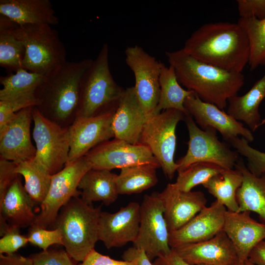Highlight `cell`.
Listing matches in <instances>:
<instances>
[{
  "label": "cell",
  "mask_w": 265,
  "mask_h": 265,
  "mask_svg": "<svg viewBox=\"0 0 265 265\" xmlns=\"http://www.w3.org/2000/svg\"><path fill=\"white\" fill-rule=\"evenodd\" d=\"M182 49L202 62L237 73H242L250 56L246 32L238 23L229 22L203 25L186 41Z\"/></svg>",
  "instance_id": "6da1fadb"
},
{
  "label": "cell",
  "mask_w": 265,
  "mask_h": 265,
  "mask_svg": "<svg viewBox=\"0 0 265 265\" xmlns=\"http://www.w3.org/2000/svg\"><path fill=\"white\" fill-rule=\"evenodd\" d=\"M165 54L181 85L193 91L203 101L221 110L227 107L230 98L238 95L244 83L242 73L229 72L202 62L182 49L166 52Z\"/></svg>",
  "instance_id": "7a4b0ae2"
},
{
  "label": "cell",
  "mask_w": 265,
  "mask_h": 265,
  "mask_svg": "<svg viewBox=\"0 0 265 265\" xmlns=\"http://www.w3.org/2000/svg\"><path fill=\"white\" fill-rule=\"evenodd\" d=\"M91 58L66 61L45 76L35 91V106L51 120H66L76 115L80 104L82 77L92 62Z\"/></svg>",
  "instance_id": "3957f363"
},
{
  "label": "cell",
  "mask_w": 265,
  "mask_h": 265,
  "mask_svg": "<svg viewBox=\"0 0 265 265\" xmlns=\"http://www.w3.org/2000/svg\"><path fill=\"white\" fill-rule=\"evenodd\" d=\"M101 206L94 208L79 196H74L58 213L53 228L60 230L62 245L77 262H82L99 240Z\"/></svg>",
  "instance_id": "277c9868"
},
{
  "label": "cell",
  "mask_w": 265,
  "mask_h": 265,
  "mask_svg": "<svg viewBox=\"0 0 265 265\" xmlns=\"http://www.w3.org/2000/svg\"><path fill=\"white\" fill-rule=\"evenodd\" d=\"M125 89L111 74L108 45L105 43L81 79L76 117H89L116 110Z\"/></svg>",
  "instance_id": "5b68a950"
},
{
  "label": "cell",
  "mask_w": 265,
  "mask_h": 265,
  "mask_svg": "<svg viewBox=\"0 0 265 265\" xmlns=\"http://www.w3.org/2000/svg\"><path fill=\"white\" fill-rule=\"evenodd\" d=\"M15 34L25 49L22 68L46 76L67 61L64 45L51 26L17 25Z\"/></svg>",
  "instance_id": "8992f818"
},
{
  "label": "cell",
  "mask_w": 265,
  "mask_h": 265,
  "mask_svg": "<svg viewBox=\"0 0 265 265\" xmlns=\"http://www.w3.org/2000/svg\"><path fill=\"white\" fill-rule=\"evenodd\" d=\"M186 115L179 110L169 109L149 117L138 140V144L150 150L164 174L170 180L173 178L178 167L174 158L176 127Z\"/></svg>",
  "instance_id": "52a82bcc"
},
{
  "label": "cell",
  "mask_w": 265,
  "mask_h": 265,
  "mask_svg": "<svg viewBox=\"0 0 265 265\" xmlns=\"http://www.w3.org/2000/svg\"><path fill=\"white\" fill-rule=\"evenodd\" d=\"M184 120L189 134L188 149L176 162L178 172L196 162H209L225 169H234L239 159L238 154L219 140L215 129H200L190 114L186 115Z\"/></svg>",
  "instance_id": "ba28073f"
},
{
  "label": "cell",
  "mask_w": 265,
  "mask_h": 265,
  "mask_svg": "<svg viewBox=\"0 0 265 265\" xmlns=\"http://www.w3.org/2000/svg\"><path fill=\"white\" fill-rule=\"evenodd\" d=\"M92 166L84 156L67 163L52 176L48 192L40 204V212L31 225L47 229L53 227L61 208L72 197L81 195L79 183Z\"/></svg>",
  "instance_id": "9c48e42d"
},
{
  "label": "cell",
  "mask_w": 265,
  "mask_h": 265,
  "mask_svg": "<svg viewBox=\"0 0 265 265\" xmlns=\"http://www.w3.org/2000/svg\"><path fill=\"white\" fill-rule=\"evenodd\" d=\"M32 115V134L36 149L35 158L53 175L60 171L67 162L70 151L69 128L61 127L35 107H33Z\"/></svg>",
  "instance_id": "30bf717a"
},
{
  "label": "cell",
  "mask_w": 265,
  "mask_h": 265,
  "mask_svg": "<svg viewBox=\"0 0 265 265\" xmlns=\"http://www.w3.org/2000/svg\"><path fill=\"white\" fill-rule=\"evenodd\" d=\"M140 215L139 231L133 246L144 250L151 261L169 253V232L159 192L144 196Z\"/></svg>",
  "instance_id": "8fae6325"
},
{
  "label": "cell",
  "mask_w": 265,
  "mask_h": 265,
  "mask_svg": "<svg viewBox=\"0 0 265 265\" xmlns=\"http://www.w3.org/2000/svg\"><path fill=\"white\" fill-rule=\"evenodd\" d=\"M125 55V61L134 74L137 97L148 118L154 114L159 102L162 63L138 45L128 47Z\"/></svg>",
  "instance_id": "7c38bea8"
},
{
  "label": "cell",
  "mask_w": 265,
  "mask_h": 265,
  "mask_svg": "<svg viewBox=\"0 0 265 265\" xmlns=\"http://www.w3.org/2000/svg\"><path fill=\"white\" fill-rule=\"evenodd\" d=\"M84 157L92 169L111 170L115 168L143 164H150L160 167L156 159L146 146L132 144L114 138L97 145Z\"/></svg>",
  "instance_id": "4fadbf2b"
},
{
  "label": "cell",
  "mask_w": 265,
  "mask_h": 265,
  "mask_svg": "<svg viewBox=\"0 0 265 265\" xmlns=\"http://www.w3.org/2000/svg\"><path fill=\"white\" fill-rule=\"evenodd\" d=\"M116 110L76 118L69 128L70 151L66 163L84 157L97 145L114 137L112 120Z\"/></svg>",
  "instance_id": "5bb4252c"
},
{
  "label": "cell",
  "mask_w": 265,
  "mask_h": 265,
  "mask_svg": "<svg viewBox=\"0 0 265 265\" xmlns=\"http://www.w3.org/2000/svg\"><path fill=\"white\" fill-rule=\"evenodd\" d=\"M184 106L202 129L213 128L219 132L227 142L238 135L248 142L254 140L252 132L242 122L215 105L203 101L194 92L186 98Z\"/></svg>",
  "instance_id": "9a60e30c"
},
{
  "label": "cell",
  "mask_w": 265,
  "mask_h": 265,
  "mask_svg": "<svg viewBox=\"0 0 265 265\" xmlns=\"http://www.w3.org/2000/svg\"><path fill=\"white\" fill-rule=\"evenodd\" d=\"M140 205L130 203L115 213L101 212L98 227L99 240L107 249L121 247L133 242L138 235L140 224Z\"/></svg>",
  "instance_id": "2e32d148"
},
{
  "label": "cell",
  "mask_w": 265,
  "mask_h": 265,
  "mask_svg": "<svg viewBox=\"0 0 265 265\" xmlns=\"http://www.w3.org/2000/svg\"><path fill=\"white\" fill-rule=\"evenodd\" d=\"M227 210L217 200L179 229L169 233L171 249L209 239L223 231Z\"/></svg>",
  "instance_id": "e0dca14e"
},
{
  "label": "cell",
  "mask_w": 265,
  "mask_h": 265,
  "mask_svg": "<svg viewBox=\"0 0 265 265\" xmlns=\"http://www.w3.org/2000/svg\"><path fill=\"white\" fill-rule=\"evenodd\" d=\"M33 107L17 112L14 118L0 130L1 158L17 164L35 157L36 149L31 142L30 132Z\"/></svg>",
  "instance_id": "ac0fdd59"
},
{
  "label": "cell",
  "mask_w": 265,
  "mask_h": 265,
  "mask_svg": "<svg viewBox=\"0 0 265 265\" xmlns=\"http://www.w3.org/2000/svg\"><path fill=\"white\" fill-rule=\"evenodd\" d=\"M171 249L191 265H231L239 261L233 244L223 231L209 239Z\"/></svg>",
  "instance_id": "d6986e66"
},
{
  "label": "cell",
  "mask_w": 265,
  "mask_h": 265,
  "mask_svg": "<svg viewBox=\"0 0 265 265\" xmlns=\"http://www.w3.org/2000/svg\"><path fill=\"white\" fill-rule=\"evenodd\" d=\"M163 208L164 215L169 233L188 222L206 207L207 199L200 191H183L173 183L168 184L159 192Z\"/></svg>",
  "instance_id": "ffe728a7"
},
{
  "label": "cell",
  "mask_w": 265,
  "mask_h": 265,
  "mask_svg": "<svg viewBox=\"0 0 265 265\" xmlns=\"http://www.w3.org/2000/svg\"><path fill=\"white\" fill-rule=\"evenodd\" d=\"M223 231L233 244L240 262H245L254 247L265 239V224L252 218L250 212L227 211Z\"/></svg>",
  "instance_id": "44dd1931"
},
{
  "label": "cell",
  "mask_w": 265,
  "mask_h": 265,
  "mask_svg": "<svg viewBox=\"0 0 265 265\" xmlns=\"http://www.w3.org/2000/svg\"><path fill=\"white\" fill-rule=\"evenodd\" d=\"M147 119L134 86L125 88L113 118L114 137L132 144H138Z\"/></svg>",
  "instance_id": "7402d4cb"
},
{
  "label": "cell",
  "mask_w": 265,
  "mask_h": 265,
  "mask_svg": "<svg viewBox=\"0 0 265 265\" xmlns=\"http://www.w3.org/2000/svg\"><path fill=\"white\" fill-rule=\"evenodd\" d=\"M34 205L18 177L0 200V224L8 223L19 229L29 227L36 218Z\"/></svg>",
  "instance_id": "603a6c76"
},
{
  "label": "cell",
  "mask_w": 265,
  "mask_h": 265,
  "mask_svg": "<svg viewBox=\"0 0 265 265\" xmlns=\"http://www.w3.org/2000/svg\"><path fill=\"white\" fill-rule=\"evenodd\" d=\"M0 15L19 26L59 23L50 0H0Z\"/></svg>",
  "instance_id": "cb8c5ba5"
},
{
  "label": "cell",
  "mask_w": 265,
  "mask_h": 265,
  "mask_svg": "<svg viewBox=\"0 0 265 265\" xmlns=\"http://www.w3.org/2000/svg\"><path fill=\"white\" fill-rule=\"evenodd\" d=\"M235 168L241 172L243 177L236 195L238 212H255L262 223L265 224V173L259 176L253 174L239 159Z\"/></svg>",
  "instance_id": "d4e9b609"
},
{
  "label": "cell",
  "mask_w": 265,
  "mask_h": 265,
  "mask_svg": "<svg viewBox=\"0 0 265 265\" xmlns=\"http://www.w3.org/2000/svg\"><path fill=\"white\" fill-rule=\"evenodd\" d=\"M265 98V74L245 94L237 95L228 100L227 113L237 120L244 122L254 132L261 124L259 108Z\"/></svg>",
  "instance_id": "484cf974"
},
{
  "label": "cell",
  "mask_w": 265,
  "mask_h": 265,
  "mask_svg": "<svg viewBox=\"0 0 265 265\" xmlns=\"http://www.w3.org/2000/svg\"><path fill=\"white\" fill-rule=\"evenodd\" d=\"M117 174L108 170L91 169L81 179L78 188L82 190V199L89 205L102 201L109 205L116 201L119 195Z\"/></svg>",
  "instance_id": "4316f807"
},
{
  "label": "cell",
  "mask_w": 265,
  "mask_h": 265,
  "mask_svg": "<svg viewBox=\"0 0 265 265\" xmlns=\"http://www.w3.org/2000/svg\"><path fill=\"white\" fill-rule=\"evenodd\" d=\"M243 180V175L238 169H224L203 186L227 211L238 212L239 207L236 195Z\"/></svg>",
  "instance_id": "83f0119b"
},
{
  "label": "cell",
  "mask_w": 265,
  "mask_h": 265,
  "mask_svg": "<svg viewBox=\"0 0 265 265\" xmlns=\"http://www.w3.org/2000/svg\"><path fill=\"white\" fill-rule=\"evenodd\" d=\"M160 93L154 115L163 110L175 109L189 114L184 106L186 98L193 91L184 89L179 82L173 67L162 63L159 76Z\"/></svg>",
  "instance_id": "f1b7e54d"
},
{
  "label": "cell",
  "mask_w": 265,
  "mask_h": 265,
  "mask_svg": "<svg viewBox=\"0 0 265 265\" xmlns=\"http://www.w3.org/2000/svg\"><path fill=\"white\" fill-rule=\"evenodd\" d=\"M17 25L0 15V65L15 72L22 68L25 54L24 46L15 34Z\"/></svg>",
  "instance_id": "f546056e"
},
{
  "label": "cell",
  "mask_w": 265,
  "mask_h": 265,
  "mask_svg": "<svg viewBox=\"0 0 265 265\" xmlns=\"http://www.w3.org/2000/svg\"><path fill=\"white\" fill-rule=\"evenodd\" d=\"M158 168L153 164H143L121 168L116 178L119 194L138 193L155 186L158 181Z\"/></svg>",
  "instance_id": "4dcf8cb0"
},
{
  "label": "cell",
  "mask_w": 265,
  "mask_h": 265,
  "mask_svg": "<svg viewBox=\"0 0 265 265\" xmlns=\"http://www.w3.org/2000/svg\"><path fill=\"white\" fill-rule=\"evenodd\" d=\"M16 172L24 178V187L34 204L44 200L51 184L52 175L35 157L17 164Z\"/></svg>",
  "instance_id": "1f68e13d"
},
{
  "label": "cell",
  "mask_w": 265,
  "mask_h": 265,
  "mask_svg": "<svg viewBox=\"0 0 265 265\" xmlns=\"http://www.w3.org/2000/svg\"><path fill=\"white\" fill-rule=\"evenodd\" d=\"M45 76L32 73L23 68L14 74L1 76L0 101L13 99L35 94V91L43 81Z\"/></svg>",
  "instance_id": "d6a6232c"
},
{
  "label": "cell",
  "mask_w": 265,
  "mask_h": 265,
  "mask_svg": "<svg viewBox=\"0 0 265 265\" xmlns=\"http://www.w3.org/2000/svg\"><path fill=\"white\" fill-rule=\"evenodd\" d=\"M238 23L244 29L250 44L248 65L253 71L265 65V18L259 20L256 17L240 18Z\"/></svg>",
  "instance_id": "836d02e7"
},
{
  "label": "cell",
  "mask_w": 265,
  "mask_h": 265,
  "mask_svg": "<svg viewBox=\"0 0 265 265\" xmlns=\"http://www.w3.org/2000/svg\"><path fill=\"white\" fill-rule=\"evenodd\" d=\"M224 169L209 162H196L185 170L178 172L174 185L183 191H190L195 186L207 182L212 178L220 173Z\"/></svg>",
  "instance_id": "e575fe53"
},
{
  "label": "cell",
  "mask_w": 265,
  "mask_h": 265,
  "mask_svg": "<svg viewBox=\"0 0 265 265\" xmlns=\"http://www.w3.org/2000/svg\"><path fill=\"white\" fill-rule=\"evenodd\" d=\"M238 153L247 160V168L253 174L260 176L265 173V153L252 147L243 137H236L228 141Z\"/></svg>",
  "instance_id": "d590c367"
},
{
  "label": "cell",
  "mask_w": 265,
  "mask_h": 265,
  "mask_svg": "<svg viewBox=\"0 0 265 265\" xmlns=\"http://www.w3.org/2000/svg\"><path fill=\"white\" fill-rule=\"evenodd\" d=\"M37 104L35 94L0 101V130L14 118L17 112L26 107H35Z\"/></svg>",
  "instance_id": "8d00e7d4"
},
{
  "label": "cell",
  "mask_w": 265,
  "mask_h": 265,
  "mask_svg": "<svg viewBox=\"0 0 265 265\" xmlns=\"http://www.w3.org/2000/svg\"><path fill=\"white\" fill-rule=\"evenodd\" d=\"M27 237L28 242L46 250L53 244L63 245L62 236L58 228L53 230L31 226L28 229Z\"/></svg>",
  "instance_id": "74e56055"
},
{
  "label": "cell",
  "mask_w": 265,
  "mask_h": 265,
  "mask_svg": "<svg viewBox=\"0 0 265 265\" xmlns=\"http://www.w3.org/2000/svg\"><path fill=\"white\" fill-rule=\"evenodd\" d=\"M33 265H76L67 252L63 249H47L28 257Z\"/></svg>",
  "instance_id": "f35d334b"
},
{
  "label": "cell",
  "mask_w": 265,
  "mask_h": 265,
  "mask_svg": "<svg viewBox=\"0 0 265 265\" xmlns=\"http://www.w3.org/2000/svg\"><path fill=\"white\" fill-rule=\"evenodd\" d=\"M28 242L27 236L21 235L20 229L10 226L0 239V254L11 255Z\"/></svg>",
  "instance_id": "ab89813d"
},
{
  "label": "cell",
  "mask_w": 265,
  "mask_h": 265,
  "mask_svg": "<svg viewBox=\"0 0 265 265\" xmlns=\"http://www.w3.org/2000/svg\"><path fill=\"white\" fill-rule=\"evenodd\" d=\"M240 18L256 17L259 20L265 18V0H237Z\"/></svg>",
  "instance_id": "60d3db41"
},
{
  "label": "cell",
  "mask_w": 265,
  "mask_h": 265,
  "mask_svg": "<svg viewBox=\"0 0 265 265\" xmlns=\"http://www.w3.org/2000/svg\"><path fill=\"white\" fill-rule=\"evenodd\" d=\"M17 164L4 159L0 160V200L16 178L20 176L15 171Z\"/></svg>",
  "instance_id": "b9f144b4"
},
{
  "label": "cell",
  "mask_w": 265,
  "mask_h": 265,
  "mask_svg": "<svg viewBox=\"0 0 265 265\" xmlns=\"http://www.w3.org/2000/svg\"><path fill=\"white\" fill-rule=\"evenodd\" d=\"M79 265H134L129 261H118L103 255L93 249Z\"/></svg>",
  "instance_id": "7bdbcfd3"
},
{
  "label": "cell",
  "mask_w": 265,
  "mask_h": 265,
  "mask_svg": "<svg viewBox=\"0 0 265 265\" xmlns=\"http://www.w3.org/2000/svg\"><path fill=\"white\" fill-rule=\"evenodd\" d=\"M122 258L124 260L133 263L134 265H154L144 250L134 246L124 251Z\"/></svg>",
  "instance_id": "ee69618b"
},
{
  "label": "cell",
  "mask_w": 265,
  "mask_h": 265,
  "mask_svg": "<svg viewBox=\"0 0 265 265\" xmlns=\"http://www.w3.org/2000/svg\"><path fill=\"white\" fill-rule=\"evenodd\" d=\"M153 264L154 265H191L184 260L172 249L169 253L155 259Z\"/></svg>",
  "instance_id": "f6af8a7d"
},
{
  "label": "cell",
  "mask_w": 265,
  "mask_h": 265,
  "mask_svg": "<svg viewBox=\"0 0 265 265\" xmlns=\"http://www.w3.org/2000/svg\"><path fill=\"white\" fill-rule=\"evenodd\" d=\"M0 265H33L31 260L20 254H0Z\"/></svg>",
  "instance_id": "bcb514c9"
},
{
  "label": "cell",
  "mask_w": 265,
  "mask_h": 265,
  "mask_svg": "<svg viewBox=\"0 0 265 265\" xmlns=\"http://www.w3.org/2000/svg\"><path fill=\"white\" fill-rule=\"evenodd\" d=\"M247 260L255 265H265V239L254 247Z\"/></svg>",
  "instance_id": "7dc6e473"
},
{
  "label": "cell",
  "mask_w": 265,
  "mask_h": 265,
  "mask_svg": "<svg viewBox=\"0 0 265 265\" xmlns=\"http://www.w3.org/2000/svg\"><path fill=\"white\" fill-rule=\"evenodd\" d=\"M231 265H246V264H245V262L242 263V262L238 261Z\"/></svg>",
  "instance_id": "c3c4849f"
},
{
  "label": "cell",
  "mask_w": 265,
  "mask_h": 265,
  "mask_svg": "<svg viewBox=\"0 0 265 265\" xmlns=\"http://www.w3.org/2000/svg\"><path fill=\"white\" fill-rule=\"evenodd\" d=\"M245 264L246 265H255L252 263H251L250 262H249L248 260H247L246 262H245Z\"/></svg>",
  "instance_id": "681fc988"
}]
</instances>
